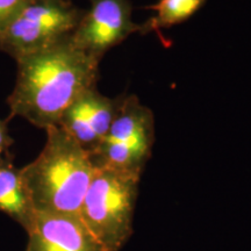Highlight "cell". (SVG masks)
I'll list each match as a JSON object with an SVG mask.
<instances>
[{"mask_svg": "<svg viewBox=\"0 0 251 251\" xmlns=\"http://www.w3.org/2000/svg\"><path fill=\"white\" fill-rule=\"evenodd\" d=\"M84 11L69 0H34L0 31V51L15 61L71 35Z\"/></svg>", "mask_w": 251, "mask_h": 251, "instance_id": "obj_4", "label": "cell"}, {"mask_svg": "<svg viewBox=\"0 0 251 251\" xmlns=\"http://www.w3.org/2000/svg\"><path fill=\"white\" fill-rule=\"evenodd\" d=\"M39 156L21 168L36 213L78 215L96 174L90 152L58 126L46 129Z\"/></svg>", "mask_w": 251, "mask_h": 251, "instance_id": "obj_2", "label": "cell"}, {"mask_svg": "<svg viewBox=\"0 0 251 251\" xmlns=\"http://www.w3.org/2000/svg\"><path fill=\"white\" fill-rule=\"evenodd\" d=\"M144 133H155L151 109L133 94L120 97L118 113L103 140L128 141Z\"/></svg>", "mask_w": 251, "mask_h": 251, "instance_id": "obj_10", "label": "cell"}, {"mask_svg": "<svg viewBox=\"0 0 251 251\" xmlns=\"http://www.w3.org/2000/svg\"><path fill=\"white\" fill-rule=\"evenodd\" d=\"M25 251H105L78 215L36 213Z\"/></svg>", "mask_w": 251, "mask_h": 251, "instance_id": "obj_7", "label": "cell"}, {"mask_svg": "<svg viewBox=\"0 0 251 251\" xmlns=\"http://www.w3.org/2000/svg\"><path fill=\"white\" fill-rule=\"evenodd\" d=\"M34 0H0V31L4 30Z\"/></svg>", "mask_w": 251, "mask_h": 251, "instance_id": "obj_12", "label": "cell"}, {"mask_svg": "<svg viewBox=\"0 0 251 251\" xmlns=\"http://www.w3.org/2000/svg\"><path fill=\"white\" fill-rule=\"evenodd\" d=\"M141 177L97 169L79 209V219L105 251H120L134 233Z\"/></svg>", "mask_w": 251, "mask_h": 251, "instance_id": "obj_3", "label": "cell"}, {"mask_svg": "<svg viewBox=\"0 0 251 251\" xmlns=\"http://www.w3.org/2000/svg\"><path fill=\"white\" fill-rule=\"evenodd\" d=\"M155 133H144L128 141L103 140L90 152L96 169H109L142 177L151 157Z\"/></svg>", "mask_w": 251, "mask_h": 251, "instance_id": "obj_8", "label": "cell"}, {"mask_svg": "<svg viewBox=\"0 0 251 251\" xmlns=\"http://www.w3.org/2000/svg\"><path fill=\"white\" fill-rule=\"evenodd\" d=\"M205 2L206 0H159L149 7L156 14L147 23L141 24L140 33L148 34L184 23L197 13Z\"/></svg>", "mask_w": 251, "mask_h": 251, "instance_id": "obj_11", "label": "cell"}, {"mask_svg": "<svg viewBox=\"0 0 251 251\" xmlns=\"http://www.w3.org/2000/svg\"><path fill=\"white\" fill-rule=\"evenodd\" d=\"M120 98H109L96 87L81 93L65 109L57 126L91 152L107 135L118 113Z\"/></svg>", "mask_w": 251, "mask_h": 251, "instance_id": "obj_6", "label": "cell"}, {"mask_svg": "<svg viewBox=\"0 0 251 251\" xmlns=\"http://www.w3.org/2000/svg\"><path fill=\"white\" fill-rule=\"evenodd\" d=\"M15 62L17 81L7 99L11 117L45 130L57 126L65 109L99 79L100 59L78 48L71 35Z\"/></svg>", "mask_w": 251, "mask_h": 251, "instance_id": "obj_1", "label": "cell"}, {"mask_svg": "<svg viewBox=\"0 0 251 251\" xmlns=\"http://www.w3.org/2000/svg\"><path fill=\"white\" fill-rule=\"evenodd\" d=\"M13 146V139L9 134L6 121L0 120V162L12 158L11 148Z\"/></svg>", "mask_w": 251, "mask_h": 251, "instance_id": "obj_13", "label": "cell"}, {"mask_svg": "<svg viewBox=\"0 0 251 251\" xmlns=\"http://www.w3.org/2000/svg\"><path fill=\"white\" fill-rule=\"evenodd\" d=\"M0 212L26 231L31 227L36 216L21 168H17L12 158L0 162Z\"/></svg>", "mask_w": 251, "mask_h": 251, "instance_id": "obj_9", "label": "cell"}, {"mask_svg": "<svg viewBox=\"0 0 251 251\" xmlns=\"http://www.w3.org/2000/svg\"><path fill=\"white\" fill-rule=\"evenodd\" d=\"M140 30L141 24L133 20L129 0H91L71 40L78 48L101 61L106 52Z\"/></svg>", "mask_w": 251, "mask_h": 251, "instance_id": "obj_5", "label": "cell"}]
</instances>
